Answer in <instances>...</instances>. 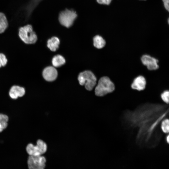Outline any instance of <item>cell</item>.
I'll return each instance as SVG.
<instances>
[{"label":"cell","mask_w":169,"mask_h":169,"mask_svg":"<svg viewBox=\"0 0 169 169\" xmlns=\"http://www.w3.org/2000/svg\"><path fill=\"white\" fill-rule=\"evenodd\" d=\"M143 109L136 110L134 112H127L125 117L130 125L139 127L138 139L141 137L146 142H148L156 135L158 125L168 111L161 108L157 109L154 107Z\"/></svg>","instance_id":"1"},{"label":"cell","mask_w":169,"mask_h":169,"mask_svg":"<svg viewBox=\"0 0 169 169\" xmlns=\"http://www.w3.org/2000/svg\"><path fill=\"white\" fill-rule=\"evenodd\" d=\"M42 74L45 80L48 81H52L56 79L58 72L54 67L50 66L44 69Z\"/></svg>","instance_id":"9"},{"label":"cell","mask_w":169,"mask_h":169,"mask_svg":"<svg viewBox=\"0 0 169 169\" xmlns=\"http://www.w3.org/2000/svg\"><path fill=\"white\" fill-rule=\"evenodd\" d=\"M78 79L80 85H84L85 88L91 90L96 84V78L93 73L90 71H85L80 73Z\"/></svg>","instance_id":"5"},{"label":"cell","mask_w":169,"mask_h":169,"mask_svg":"<svg viewBox=\"0 0 169 169\" xmlns=\"http://www.w3.org/2000/svg\"><path fill=\"white\" fill-rule=\"evenodd\" d=\"M169 136L168 135L166 137V141L168 144L169 143Z\"/></svg>","instance_id":"22"},{"label":"cell","mask_w":169,"mask_h":169,"mask_svg":"<svg viewBox=\"0 0 169 169\" xmlns=\"http://www.w3.org/2000/svg\"><path fill=\"white\" fill-rule=\"evenodd\" d=\"M169 120L165 119L163 120L161 124V128L162 131L165 133L167 134L169 132Z\"/></svg>","instance_id":"17"},{"label":"cell","mask_w":169,"mask_h":169,"mask_svg":"<svg viewBox=\"0 0 169 169\" xmlns=\"http://www.w3.org/2000/svg\"><path fill=\"white\" fill-rule=\"evenodd\" d=\"M8 25V21L5 14L0 12V33H3Z\"/></svg>","instance_id":"15"},{"label":"cell","mask_w":169,"mask_h":169,"mask_svg":"<svg viewBox=\"0 0 169 169\" xmlns=\"http://www.w3.org/2000/svg\"><path fill=\"white\" fill-rule=\"evenodd\" d=\"M142 64L150 70H156L158 68V61L155 58L148 55H144L141 58Z\"/></svg>","instance_id":"8"},{"label":"cell","mask_w":169,"mask_h":169,"mask_svg":"<svg viewBox=\"0 0 169 169\" xmlns=\"http://www.w3.org/2000/svg\"><path fill=\"white\" fill-rule=\"evenodd\" d=\"M36 145H34L31 143H29L26 147L27 153L31 156L42 155L47 150V145L46 143L41 139L38 140Z\"/></svg>","instance_id":"6"},{"label":"cell","mask_w":169,"mask_h":169,"mask_svg":"<svg viewBox=\"0 0 169 169\" xmlns=\"http://www.w3.org/2000/svg\"><path fill=\"white\" fill-rule=\"evenodd\" d=\"M7 62L6 56L3 54L0 53V67L5 66Z\"/></svg>","instance_id":"19"},{"label":"cell","mask_w":169,"mask_h":169,"mask_svg":"<svg viewBox=\"0 0 169 169\" xmlns=\"http://www.w3.org/2000/svg\"><path fill=\"white\" fill-rule=\"evenodd\" d=\"M25 94L24 89L23 87L17 85L13 86L9 92L10 96L14 99H17L18 97H22Z\"/></svg>","instance_id":"10"},{"label":"cell","mask_w":169,"mask_h":169,"mask_svg":"<svg viewBox=\"0 0 169 169\" xmlns=\"http://www.w3.org/2000/svg\"><path fill=\"white\" fill-rule=\"evenodd\" d=\"M113 83L107 77L100 78L95 89V95L99 96H102L112 92L115 90Z\"/></svg>","instance_id":"2"},{"label":"cell","mask_w":169,"mask_h":169,"mask_svg":"<svg viewBox=\"0 0 169 169\" xmlns=\"http://www.w3.org/2000/svg\"><path fill=\"white\" fill-rule=\"evenodd\" d=\"M8 120V115L5 114H0V132L7 127Z\"/></svg>","instance_id":"16"},{"label":"cell","mask_w":169,"mask_h":169,"mask_svg":"<svg viewBox=\"0 0 169 169\" xmlns=\"http://www.w3.org/2000/svg\"><path fill=\"white\" fill-rule=\"evenodd\" d=\"M93 42L94 46L98 49L102 48L106 44L105 40L99 35H96L94 37Z\"/></svg>","instance_id":"13"},{"label":"cell","mask_w":169,"mask_h":169,"mask_svg":"<svg viewBox=\"0 0 169 169\" xmlns=\"http://www.w3.org/2000/svg\"><path fill=\"white\" fill-rule=\"evenodd\" d=\"M18 34L20 39L26 44H34L37 40L36 33L33 31L32 26L29 24L20 28Z\"/></svg>","instance_id":"4"},{"label":"cell","mask_w":169,"mask_h":169,"mask_svg":"<svg viewBox=\"0 0 169 169\" xmlns=\"http://www.w3.org/2000/svg\"><path fill=\"white\" fill-rule=\"evenodd\" d=\"M146 80L144 77L139 76L136 77L132 84L131 88L138 90H142L145 88Z\"/></svg>","instance_id":"11"},{"label":"cell","mask_w":169,"mask_h":169,"mask_svg":"<svg viewBox=\"0 0 169 169\" xmlns=\"http://www.w3.org/2000/svg\"><path fill=\"white\" fill-rule=\"evenodd\" d=\"M161 97L164 102L167 104H168L169 97V91L166 90L163 92L161 95Z\"/></svg>","instance_id":"18"},{"label":"cell","mask_w":169,"mask_h":169,"mask_svg":"<svg viewBox=\"0 0 169 169\" xmlns=\"http://www.w3.org/2000/svg\"><path fill=\"white\" fill-rule=\"evenodd\" d=\"M163 3L164 7L168 11L169 10V0H162Z\"/></svg>","instance_id":"21"},{"label":"cell","mask_w":169,"mask_h":169,"mask_svg":"<svg viewBox=\"0 0 169 169\" xmlns=\"http://www.w3.org/2000/svg\"><path fill=\"white\" fill-rule=\"evenodd\" d=\"M59 44V39L56 36L51 37L47 41V47L52 51H55L58 49Z\"/></svg>","instance_id":"12"},{"label":"cell","mask_w":169,"mask_h":169,"mask_svg":"<svg viewBox=\"0 0 169 169\" xmlns=\"http://www.w3.org/2000/svg\"><path fill=\"white\" fill-rule=\"evenodd\" d=\"M65 62L64 58L61 55H57L55 56L52 60V63L54 67H58L64 64Z\"/></svg>","instance_id":"14"},{"label":"cell","mask_w":169,"mask_h":169,"mask_svg":"<svg viewBox=\"0 0 169 169\" xmlns=\"http://www.w3.org/2000/svg\"><path fill=\"white\" fill-rule=\"evenodd\" d=\"M77 16L75 11L66 8L60 12L58 20L61 25L69 28L73 25Z\"/></svg>","instance_id":"3"},{"label":"cell","mask_w":169,"mask_h":169,"mask_svg":"<svg viewBox=\"0 0 169 169\" xmlns=\"http://www.w3.org/2000/svg\"></svg>","instance_id":"23"},{"label":"cell","mask_w":169,"mask_h":169,"mask_svg":"<svg viewBox=\"0 0 169 169\" xmlns=\"http://www.w3.org/2000/svg\"><path fill=\"white\" fill-rule=\"evenodd\" d=\"M97 3L100 4L105 5H109L111 2L112 0H96Z\"/></svg>","instance_id":"20"},{"label":"cell","mask_w":169,"mask_h":169,"mask_svg":"<svg viewBox=\"0 0 169 169\" xmlns=\"http://www.w3.org/2000/svg\"><path fill=\"white\" fill-rule=\"evenodd\" d=\"M46 159L42 155L29 156L27 160L28 168L29 169H43L46 166Z\"/></svg>","instance_id":"7"}]
</instances>
